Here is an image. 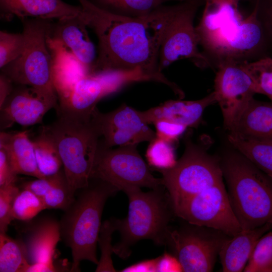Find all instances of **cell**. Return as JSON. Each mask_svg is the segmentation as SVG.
I'll return each mask as SVG.
<instances>
[{
  "instance_id": "cell-1",
  "label": "cell",
  "mask_w": 272,
  "mask_h": 272,
  "mask_svg": "<svg viewBox=\"0 0 272 272\" xmlns=\"http://www.w3.org/2000/svg\"><path fill=\"white\" fill-rule=\"evenodd\" d=\"M87 14L88 27L98 39L97 58L92 74L108 71L142 72L149 79L165 84L179 98L182 90L162 74L160 47L179 3L163 5L141 17H127L104 12L88 0H78Z\"/></svg>"
},
{
  "instance_id": "cell-2",
  "label": "cell",
  "mask_w": 272,
  "mask_h": 272,
  "mask_svg": "<svg viewBox=\"0 0 272 272\" xmlns=\"http://www.w3.org/2000/svg\"><path fill=\"white\" fill-rule=\"evenodd\" d=\"M241 0H205L196 33L212 67L221 60L252 61L269 56L255 6L244 18L239 9Z\"/></svg>"
},
{
  "instance_id": "cell-3",
  "label": "cell",
  "mask_w": 272,
  "mask_h": 272,
  "mask_svg": "<svg viewBox=\"0 0 272 272\" xmlns=\"http://www.w3.org/2000/svg\"><path fill=\"white\" fill-rule=\"evenodd\" d=\"M74 202L64 211L60 221V237L71 250V271H79L83 260L98 264L96 247L104 205L119 190L98 178H91L78 190Z\"/></svg>"
},
{
  "instance_id": "cell-4",
  "label": "cell",
  "mask_w": 272,
  "mask_h": 272,
  "mask_svg": "<svg viewBox=\"0 0 272 272\" xmlns=\"http://www.w3.org/2000/svg\"><path fill=\"white\" fill-rule=\"evenodd\" d=\"M233 211L243 230L272 224V178L236 150L220 159Z\"/></svg>"
},
{
  "instance_id": "cell-5",
  "label": "cell",
  "mask_w": 272,
  "mask_h": 272,
  "mask_svg": "<svg viewBox=\"0 0 272 272\" xmlns=\"http://www.w3.org/2000/svg\"><path fill=\"white\" fill-rule=\"evenodd\" d=\"M165 189L163 186L148 192L138 187L123 191L128 199V215L122 219L111 218L120 235L119 242L113 246V253L120 258H128L131 246L143 239L151 240L159 246L166 245L174 214Z\"/></svg>"
},
{
  "instance_id": "cell-6",
  "label": "cell",
  "mask_w": 272,
  "mask_h": 272,
  "mask_svg": "<svg viewBox=\"0 0 272 272\" xmlns=\"http://www.w3.org/2000/svg\"><path fill=\"white\" fill-rule=\"evenodd\" d=\"M57 111L58 118L42 127L55 143L69 187L76 193L89 184L101 134L92 115Z\"/></svg>"
},
{
  "instance_id": "cell-7",
  "label": "cell",
  "mask_w": 272,
  "mask_h": 272,
  "mask_svg": "<svg viewBox=\"0 0 272 272\" xmlns=\"http://www.w3.org/2000/svg\"><path fill=\"white\" fill-rule=\"evenodd\" d=\"M173 211L193 196L223 181L220 158L209 154L187 137L181 157L159 171Z\"/></svg>"
},
{
  "instance_id": "cell-8",
  "label": "cell",
  "mask_w": 272,
  "mask_h": 272,
  "mask_svg": "<svg viewBox=\"0 0 272 272\" xmlns=\"http://www.w3.org/2000/svg\"><path fill=\"white\" fill-rule=\"evenodd\" d=\"M51 21L38 18L22 19L23 33L26 37L24 51L17 58L1 69V73L14 84L56 93L54 59L47 47Z\"/></svg>"
},
{
  "instance_id": "cell-9",
  "label": "cell",
  "mask_w": 272,
  "mask_h": 272,
  "mask_svg": "<svg viewBox=\"0 0 272 272\" xmlns=\"http://www.w3.org/2000/svg\"><path fill=\"white\" fill-rule=\"evenodd\" d=\"M137 147L133 145L112 149L99 140L90 178H100L122 191L134 187L152 189L163 186L162 178L152 174Z\"/></svg>"
},
{
  "instance_id": "cell-10",
  "label": "cell",
  "mask_w": 272,
  "mask_h": 272,
  "mask_svg": "<svg viewBox=\"0 0 272 272\" xmlns=\"http://www.w3.org/2000/svg\"><path fill=\"white\" fill-rule=\"evenodd\" d=\"M185 223L171 230L166 245L183 271L210 272L225 242L231 236L213 228Z\"/></svg>"
},
{
  "instance_id": "cell-11",
  "label": "cell",
  "mask_w": 272,
  "mask_h": 272,
  "mask_svg": "<svg viewBox=\"0 0 272 272\" xmlns=\"http://www.w3.org/2000/svg\"><path fill=\"white\" fill-rule=\"evenodd\" d=\"M205 0H184L171 20L162 43L159 57L160 70L181 58L191 59L200 68L213 67L198 46L199 40L194 19Z\"/></svg>"
},
{
  "instance_id": "cell-12",
  "label": "cell",
  "mask_w": 272,
  "mask_h": 272,
  "mask_svg": "<svg viewBox=\"0 0 272 272\" xmlns=\"http://www.w3.org/2000/svg\"><path fill=\"white\" fill-rule=\"evenodd\" d=\"M140 71H108L85 75L60 98V109L83 116H91L97 103L128 84L147 81Z\"/></svg>"
},
{
  "instance_id": "cell-13",
  "label": "cell",
  "mask_w": 272,
  "mask_h": 272,
  "mask_svg": "<svg viewBox=\"0 0 272 272\" xmlns=\"http://www.w3.org/2000/svg\"><path fill=\"white\" fill-rule=\"evenodd\" d=\"M173 212L188 223L217 229L230 236L242 230L223 181L191 197Z\"/></svg>"
},
{
  "instance_id": "cell-14",
  "label": "cell",
  "mask_w": 272,
  "mask_h": 272,
  "mask_svg": "<svg viewBox=\"0 0 272 272\" xmlns=\"http://www.w3.org/2000/svg\"><path fill=\"white\" fill-rule=\"evenodd\" d=\"M216 67L213 92L221 110L224 127L229 131L255 92L253 82L240 62L225 59Z\"/></svg>"
},
{
  "instance_id": "cell-15",
  "label": "cell",
  "mask_w": 272,
  "mask_h": 272,
  "mask_svg": "<svg viewBox=\"0 0 272 272\" xmlns=\"http://www.w3.org/2000/svg\"><path fill=\"white\" fill-rule=\"evenodd\" d=\"M92 117L107 147L138 145L149 142L156 137V133L143 119L140 111L122 104L108 113H101L97 107Z\"/></svg>"
},
{
  "instance_id": "cell-16",
  "label": "cell",
  "mask_w": 272,
  "mask_h": 272,
  "mask_svg": "<svg viewBox=\"0 0 272 272\" xmlns=\"http://www.w3.org/2000/svg\"><path fill=\"white\" fill-rule=\"evenodd\" d=\"M56 93L18 85L0 107L1 129L15 123L24 126L42 123L48 111L58 108Z\"/></svg>"
},
{
  "instance_id": "cell-17",
  "label": "cell",
  "mask_w": 272,
  "mask_h": 272,
  "mask_svg": "<svg viewBox=\"0 0 272 272\" xmlns=\"http://www.w3.org/2000/svg\"><path fill=\"white\" fill-rule=\"evenodd\" d=\"M87 27L86 17H69L51 23L49 34L54 40L67 47L86 73L91 74L97 54Z\"/></svg>"
},
{
  "instance_id": "cell-18",
  "label": "cell",
  "mask_w": 272,
  "mask_h": 272,
  "mask_svg": "<svg viewBox=\"0 0 272 272\" xmlns=\"http://www.w3.org/2000/svg\"><path fill=\"white\" fill-rule=\"evenodd\" d=\"M1 15L6 19L17 16L60 20L75 16L86 17L85 10L62 0H0Z\"/></svg>"
},
{
  "instance_id": "cell-19",
  "label": "cell",
  "mask_w": 272,
  "mask_h": 272,
  "mask_svg": "<svg viewBox=\"0 0 272 272\" xmlns=\"http://www.w3.org/2000/svg\"><path fill=\"white\" fill-rule=\"evenodd\" d=\"M215 103H217L215 95L212 92L196 100H167L159 106L140 112L143 119L148 124L164 119L187 127H196L201 121L204 110Z\"/></svg>"
},
{
  "instance_id": "cell-20",
  "label": "cell",
  "mask_w": 272,
  "mask_h": 272,
  "mask_svg": "<svg viewBox=\"0 0 272 272\" xmlns=\"http://www.w3.org/2000/svg\"><path fill=\"white\" fill-rule=\"evenodd\" d=\"M23 240L30 264L44 263L54 268L53 256L60 240L59 222L51 218H42L27 225Z\"/></svg>"
},
{
  "instance_id": "cell-21",
  "label": "cell",
  "mask_w": 272,
  "mask_h": 272,
  "mask_svg": "<svg viewBox=\"0 0 272 272\" xmlns=\"http://www.w3.org/2000/svg\"><path fill=\"white\" fill-rule=\"evenodd\" d=\"M271 229L272 224L266 223L254 229H242L230 237L219 253L222 271H243L258 240Z\"/></svg>"
},
{
  "instance_id": "cell-22",
  "label": "cell",
  "mask_w": 272,
  "mask_h": 272,
  "mask_svg": "<svg viewBox=\"0 0 272 272\" xmlns=\"http://www.w3.org/2000/svg\"><path fill=\"white\" fill-rule=\"evenodd\" d=\"M0 144L6 147L17 174L36 178L46 177L38 168L33 143L27 130L11 133L2 131Z\"/></svg>"
},
{
  "instance_id": "cell-23",
  "label": "cell",
  "mask_w": 272,
  "mask_h": 272,
  "mask_svg": "<svg viewBox=\"0 0 272 272\" xmlns=\"http://www.w3.org/2000/svg\"><path fill=\"white\" fill-rule=\"evenodd\" d=\"M229 132L272 141V101L262 102L253 98Z\"/></svg>"
},
{
  "instance_id": "cell-24",
  "label": "cell",
  "mask_w": 272,
  "mask_h": 272,
  "mask_svg": "<svg viewBox=\"0 0 272 272\" xmlns=\"http://www.w3.org/2000/svg\"><path fill=\"white\" fill-rule=\"evenodd\" d=\"M228 141L239 152L272 178V141L247 138L229 132Z\"/></svg>"
},
{
  "instance_id": "cell-25",
  "label": "cell",
  "mask_w": 272,
  "mask_h": 272,
  "mask_svg": "<svg viewBox=\"0 0 272 272\" xmlns=\"http://www.w3.org/2000/svg\"><path fill=\"white\" fill-rule=\"evenodd\" d=\"M104 12L123 17L147 16L165 3L184 0H88Z\"/></svg>"
},
{
  "instance_id": "cell-26",
  "label": "cell",
  "mask_w": 272,
  "mask_h": 272,
  "mask_svg": "<svg viewBox=\"0 0 272 272\" xmlns=\"http://www.w3.org/2000/svg\"><path fill=\"white\" fill-rule=\"evenodd\" d=\"M30 265L23 240L0 233V271L27 272Z\"/></svg>"
},
{
  "instance_id": "cell-27",
  "label": "cell",
  "mask_w": 272,
  "mask_h": 272,
  "mask_svg": "<svg viewBox=\"0 0 272 272\" xmlns=\"http://www.w3.org/2000/svg\"><path fill=\"white\" fill-rule=\"evenodd\" d=\"M32 141L41 172L46 177L58 173L63 166L60 156L52 138L43 127Z\"/></svg>"
},
{
  "instance_id": "cell-28",
  "label": "cell",
  "mask_w": 272,
  "mask_h": 272,
  "mask_svg": "<svg viewBox=\"0 0 272 272\" xmlns=\"http://www.w3.org/2000/svg\"><path fill=\"white\" fill-rule=\"evenodd\" d=\"M240 64L250 77L255 94L264 95L272 101V57L240 62Z\"/></svg>"
},
{
  "instance_id": "cell-29",
  "label": "cell",
  "mask_w": 272,
  "mask_h": 272,
  "mask_svg": "<svg viewBox=\"0 0 272 272\" xmlns=\"http://www.w3.org/2000/svg\"><path fill=\"white\" fill-rule=\"evenodd\" d=\"M149 143L146 157L151 169L159 171L175 165L177 160L172 143L157 136Z\"/></svg>"
},
{
  "instance_id": "cell-30",
  "label": "cell",
  "mask_w": 272,
  "mask_h": 272,
  "mask_svg": "<svg viewBox=\"0 0 272 272\" xmlns=\"http://www.w3.org/2000/svg\"><path fill=\"white\" fill-rule=\"evenodd\" d=\"M243 271L272 272V229L259 239Z\"/></svg>"
},
{
  "instance_id": "cell-31",
  "label": "cell",
  "mask_w": 272,
  "mask_h": 272,
  "mask_svg": "<svg viewBox=\"0 0 272 272\" xmlns=\"http://www.w3.org/2000/svg\"><path fill=\"white\" fill-rule=\"evenodd\" d=\"M75 198L76 193L70 188L63 169L56 182L41 198L46 209H60L64 211Z\"/></svg>"
},
{
  "instance_id": "cell-32",
  "label": "cell",
  "mask_w": 272,
  "mask_h": 272,
  "mask_svg": "<svg viewBox=\"0 0 272 272\" xmlns=\"http://www.w3.org/2000/svg\"><path fill=\"white\" fill-rule=\"evenodd\" d=\"M46 209L42 199L30 190H20L16 195L12 209L14 219L29 221Z\"/></svg>"
},
{
  "instance_id": "cell-33",
  "label": "cell",
  "mask_w": 272,
  "mask_h": 272,
  "mask_svg": "<svg viewBox=\"0 0 272 272\" xmlns=\"http://www.w3.org/2000/svg\"><path fill=\"white\" fill-rule=\"evenodd\" d=\"M26 43L24 34L0 31V68L17 58L24 51Z\"/></svg>"
},
{
  "instance_id": "cell-34",
  "label": "cell",
  "mask_w": 272,
  "mask_h": 272,
  "mask_svg": "<svg viewBox=\"0 0 272 272\" xmlns=\"http://www.w3.org/2000/svg\"><path fill=\"white\" fill-rule=\"evenodd\" d=\"M115 231L114 226L110 219L104 221L101 225L98 242L101 255L97 265L96 271H116L113 266L111 254L113 246L111 245L112 234Z\"/></svg>"
},
{
  "instance_id": "cell-35",
  "label": "cell",
  "mask_w": 272,
  "mask_h": 272,
  "mask_svg": "<svg viewBox=\"0 0 272 272\" xmlns=\"http://www.w3.org/2000/svg\"><path fill=\"white\" fill-rule=\"evenodd\" d=\"M19 190L16 184L0 187V233H6L9 225L14 220L13 206Z\"/></svg>"
},
{
  "instance_id": "cell-36",
  "label": "cell",
  "mask_w": 272,
  "mask_h": 272,
  "mask_svg": "<svg viewBox=\"0 0 272 272\" xmlns=\"http://www.w3.org/2000/svg\"><path fill=\"white\" fill-rule=\"evenodd\" d=\"M254 6L262 28L268 55L272 57V0H255Z\"/></svg>"
},
{
  "instance_id": "cell-37",
  "label": "cell",
  "mask_w": 272,
  "mask_h": 272,
  "mask_svg": "<svg viewBox=\"0 0 272 272\" xmlns=\"http://www.w3.org/2000/svg\"><path fill=\"white\" fill-rule=\"evenodd\" d=\"M153 124L156 136L172 144L178 140L187 128L184 125L164 119L157 120Z\"/></svg>"
},
{
  "instance_id": "cell-38",
  "label": "cell",
  "mask_w": 272,
  "mask_h": 272,
  "mask_svg": "<svg viewBox=\"0 0 272 272\" xmlns=\"http://www.w3.org/2000/svg\"><path fill=\"white\" fill-rule=\"evenodd\" d=\"M17 175L6 147L0 144V187L16 184L18 180Z\"/></svg>"
},
{
  "instance_id": "cell-39",
  "label": "cell",
  "mask_w": 272,
  "mask_h": 272,
  "mask_svg": "<svg viewBox=\"0 0 272 272\" xmlns=\"http://www.w3.org/2000/svg\"><path fill=\"white\" fill-rule=\"evenodd\" d=\"M61 170L52 176L42 178H36L33 180L25 182L22 185V188L28 189L37 196L42 198L56 182Z\"/></svg>"
},
{
  "instance_id": "cell-40",
  "label": "cell",
  "mask_w": 272,
  "mask_h": 272,
  "mask_svg": "<svg viewBox=\"0 0 272 272\" xmlns=\"http://www.w3.org/2000/svg\"><path fill=\"white\" fill-rule=\"evenodd\" d=\"M157 258L156 271H183L179 261L171 253L165 252Z\"/></svg>"
},
{
  "instance_id": "cell-41",
  "label": "cell",
  "mask_w": 272,
  "mask_h": 272,
  "mask_svg": "<svg viewBox=\"0 0 272 272\" xmlns=\"http://www.w3.org/2000/svg\"><path fill=\"white\" fill-rule=\"evenodd\" d=\"M157 258L140 261L126 267L121 271H156Z\"/></svg>"
},
{
  "instance_id": "cell-42",
  "label": "cell",
  "mask_w": 272,
  "mask_h": 272,
  "mask_svg": "<svg viewBox=\"0 0 272 272\" xmlns=\"http://www.w3.org/2000/svg\"><path fill=\"white\" fill-rule=\"evenodd\" d=\"M14 82L8 77L1 74L0 76V107L14 89Z\"/></svg>"
}]
</instances>
